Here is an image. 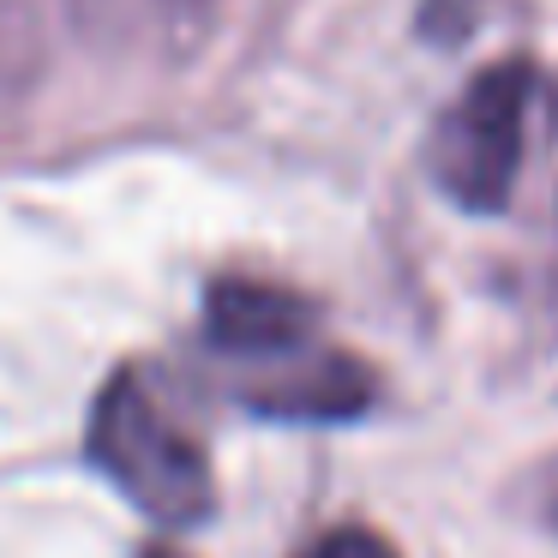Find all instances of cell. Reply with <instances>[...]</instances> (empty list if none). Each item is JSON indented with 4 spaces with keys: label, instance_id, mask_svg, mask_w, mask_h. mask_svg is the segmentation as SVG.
Wrapping results in <instances>:
<instances>
[{
    "label": "cell",
    "instance_id": "7",
    "mask_svg": "<svg viewBox=\"0 0 558 558\" xmlns=\"http://www.w3.org/2000/svg\"><path fill=\"white\" fill-rule=\"evenodd\" d=\"M150 558H174V553H150Z\"/></svg>",
    "mask_w": 558,
    "mask_h": 558
},
{
    "label": "cell",
    "instance_id": "1",
    "mask_svg": "<svg viewBox=\"0 0 558 558\" xmlns=\"http://www.w3.org/2000/svg\"><path fill=\"white\" fill-rule=\"evenodd\" d=\"M85 450L102 469V481L138 517L157 522V529H198L217 510V486H210L205 450L150 402V390L138 385L133 366L109 373V385L97 390Z\"/></svg>",
    "mask_w": 558,
    "mask_h": 558
},
{
    "label": "cell",
    "instance_id": "3",
    "mask_svg": "<svg viewBox=\"0 0 558 558\" xmlns=\"http://www.w3.org/2000/svg\"><path fill=\"white\" fill-rule=\"evenodd\" d=\"M241 397L270 421H354L373 409V373L354 354L306 342L282 361H258Z\"/></svg>",
    "mask_w": 558,
    "mask_h": 558
},
{
    "label": "cell",
    "instance_id": "6",
    "mask_svg": "<svg viewBox=\"0 0 558 558\" xmlns=\"http://www.w3.org/2000/svg\"><path fill=\"white\" fill-rule=\"evenodd\" d=\"M306 558H397V546L373 529H330Z\"/></svg>",
    "mask_w": 558,
    "mask_h": 558
},
{
    "label": "cell",
    "instance_id": "2",
    "mask_svg": "<svg viewBox=\"0 0 558 558\" xmlns=\"http://www.w3.org/2000/svg\"><path fill=\"white\" fill-rule=\"evenodd\" d=\"M534 97L529 61H498L469 78L426 138V169L438 193L462 210H505L522 169V121Z\"/></svg>",
    "mask_w": 558,
    "mask_h": 558
},
{
    "label": "cell",
    "instance_id": "4",
    "mask_svg": "<svg viewBox=\"0 0 558 558\" xmlns=\"http://www.w3.org/2000/svg\"><path fill=\"white\" fill-rule=\"evenodd\" d=\"M313 325V301L277 289V282H210L205 294V342L246 366L282 361V354L318 342Z\"/></svg>",
    "mask_w": 558,
    "mask_h": 558
},
{
    "label": "cell",
    "instance_id": "5",
    "mask_svg": "<svg viewBox=\"0 0 558 558\" xmlns=\"http://www.w3.org/2000/svg\"><path fill=\"white\" fill-rule=\"evenodd\" d=\"M486 0H421V37L426 43H462L481 25Z\"/></svg>",
    "mask_w": 558,
    "mask_h": 558
}]
</instances>
